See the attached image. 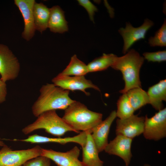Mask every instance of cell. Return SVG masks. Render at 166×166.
Masks as SVG:
<instances>
[{"mask_svg": "<svg viewBox=\"0 0 166 166\" xmlns=\"http://www.w3.org/2000/svg\"><path fill=\"white\" fill-rule=\"evenodd\" d=\"M148 43L152 47H160L166 46V21L165 19L161 26L156 33L153 37H151L148 39Z\"/></svg>", "mask_w": 166, "mask_h": 166, "instance_id": "24", "label": "cell"}, {"mask_svg": "<svg viewBox=\"0 0 166 166\" xmlns=\"http://www.w3.org/2000/svg\"><path fill=\"white\" fill-rule=\"evenodd\" d=\"M152 21L147 18L143 23L138 27H134L129 23L127 22L125 28H121L118 32L124 41L123 53L125 54L129 48L136 41L145 38L147 31L153 25Z\"/></svg>", "mask_w": 166, "mask_h": 166, "instance_id": "9", "label": "cell"}, {"mask_svg": "<svg viewBox=\"0 0 166 166\" xmlns=\"http://www.w3.org/2000/svg\"><path fill=\"white\" fill-rule=\"evenodd\" d=\"M123 56L118 57L111 67L120 71L124 81V88L120 93H125L129 90L136 88L141 87L140 72L144 59L135 49L128 50Z\"/></svg>", "mask_w": 166, "mask_h": 166, "instance_id": "2", "label": "cell"}, {"mask_svg": "<svg viewBox=\"0 0 166 166\" xmlns=\"http://www.w3.org/2000/svg\"><path fill=\"white\" fill-rule=\"evenodd\" d=\"M144 166H151L150 165L148 164H145Z\"/></svg>", "mask_w": 166, "mask_h": 166, "instance_id": "30", "label": "cell"}, {"mask_svg": "<svg viewBox=\"0 0 166 166\" xmlns=\"http://www.w3.org/2000/svg\"><path fill=\"white\" fill-rule=\"evenodd\" d=\"M39 145L26 149L13 150L6 144L0 150V166H21L27 161L41 155Z\"/></svg>", "mask_w": 166, "mask_h": 166, "instance_id": "5", "label": "cell"}, {"mask_svg": "<svg viewBox=\"0 0 166 166\" xmlns=\"http://www.w3.org/2000/svg\"><path fill=\"white\" fill-rule=\"evenodd\" d=\"M147 93L149 104L153 108L158 111L163 109V102L166 101V80H161L149 87Z\"/></svg>", "mask_w": 166, "mask_h": 166, "instance_id": "18", "label": "cell"}, {"mask_svg": "<svg viewBox=\"0 0 166 166\" xmlns=\"http://www.w3.org/2000/svg\"><path fill=\"white\" fill-rule=\"evenodd\" d=\"M126 93L135 111L147 104H149V99L147 92L141 87L131 89Z\"/></svg>", "mask_w": 166, "mask_h": 166, "instance_id": "21", "label": "cell"}, {"mask_svg": "<svg viewBox=\"0 0 166 166\" xmlns=\"http://www.w3.org/2000/svg\"><path fill=\"white\" fill-rule=\"evenodd\" d=\"M20 69L18 60L6 45L0 44V79L6 82L16 79Z\"/></svg>", "mask_w": 166, "mask_h": 166, "instance_id": "7", "label": "cell"}, {"mask_svg": "<svg viewBox=\"0 0 166 166\" xmlns=\"http://www.w3.org/2000/svg\"><path fill=\"white\" fill-rule=\"evenodd\" d=\"M4 144L3 141L0 140V147H2Z\"/></svg>", "mask_w": 166, "mask_h": 166, "instance_id": "29", "label": "cell"}, {"mask_svg": "<svg viewBox=\"0 0 166 166\" xmlns=\"http://www.w3.org/2000/svg\"><path fill=\"white\" fill-rule=\"evenodd\" d=\"M48 28L54 33L62 34L68 30V22L65 18L64 12L58 6L50 9Z\"/></svg>", "mask_w": 166, "mask_h": 166, "instance_id": "17", "label": "cell"}, {"mask_svg": "<svg viewBox=\"0 0 166 166\" xmlns=\"http://www.w3.org/2000/svg\"><path fill=\"white\" fill-rule=\"evenodd\" d=\"M52 81L55 85L64 89L69 91L80 90L87 96L90 95L89 93L86 91L88 88H92L100 91L97 86L93 84L91 80L86 79L85 76H71L59 73Z\"/></svg>", "mask_w": 166, "mask_h": 166, "instance_id": "8", "label": "cell"}, {"mask_svg": "<svg viewBox=\"0 0 166 166\" xmlns=\"http://www.w3.org/2000/svg\"><path fill=\"white\" fill-rule=\"evenodd\" d=\"M62 118L75 132L91 131L102 121L103 115L92 111L75 101L65 110Z\"/></svg>", "mask_w": 166, "mask_h": 166, "instance_id": "3", "label": "cell"}, {"mask_svg": "<svg viewBox=\"0 0 166 166\" xmlns=\"http://www.w3.org/2000/svg\"><path fill=\"white\" fill-rule=\"evenodd\" d=\"M116 117V111L113 110L106 119L102 121L92 130L91 136L99 153L104 150L108 143L110 128Z\"/></svg>", "mask_w": 166, "mask_h": 166, "instance_id": "14", "label": "cell"}, {"mask_svg": "<svg viewBox=\"0 0 166 166\" xmlns=\"http://www.w3.org/2000/svg\"><path fill=\"white\" fill-rule=\"evenodd\" d=\"M145 138L157 141L166 136V108L158 111L150 118L145 117L144 130Z\"/></svg>", "mask_w": 166, "mask_h": 166, "instance_id": "6", "label": "cell"}, {"mask_svg": "<svg viewBox=\"0 0 166 166\" xmlns=\"http://www.w3.org/2000/svg\"><path fill=\"white\" fill-rule=\"evenodd\" d=\"M145 117L133 115L125 119L116 120V135H121L132 139L144 132Z\"/></svg>", "mask_w": 166, "mask_h": 166, "instance_id": "10", "label": "cell"}, {"mask_svg": "<svg viewBox=\"0 0 166 166\" xmlns=\"http://www.w3.org/2000/svg\"><path fill=\"white\" fill-rule=\"evenodd\" d=\"M117 56L113 53H103L96 58L87 65L89 73L105 70L111 67Z\"/></svg>", "mask_w": 166, "mask_h": 166, "instance_id": "22", "label": "cell"}, {"mask_svg": "<svg viewBox=\"0 0 166 166\" xmlns=\"http://www.w3.org/2000/svg\"><path fill=\"white\" fill-rule=\"evenodd\" d=\"M6 84L0 78V104L6 100Z\"/></svg>", "mask_w": 166, "mask_h": 166, "instance_id": "28", "label": "cell"}, {"mask_svg": "<svg viewBox=\"0 0 166 166\" xmlns=\"http://www.w3.org/2000/svg\"><path fill=\"white\" fill-rule=\"evenodd\" d=\"M144 59L148 61L159 62L166 60V51H159L153 52H145L143 54Z\"/></svg>", "mask_w": 166, "mask_h": 166, "instance_id": "25", "label": "cell"}, {"mask_svg": "<svg viewBox=\"0 0 166 166\" xmlns=\"http://www.w3.org/2000/svg\"><path fill=\"white\" fill-rule=\"evenodd\" d=\"M39 97L32 107V113L36 117L47 111L65 110L75 101L69 97V91L53 84L48 83L42 85Z\"/></svg>", "mask_w": 166, "mask_h": 166, "instance_id": "1", "label": "cell"}, {"mask_svg": "<svg viewBox=\"0 0 166 166\" xmlns=\"http://www.w3.org/2000/svg\"><path fill=\"white\" fill-rule=\"evenodd\" d=\"M50 12V9L43 3L35 2L33 14L36 30L42 33L48 28Z\"/></svg>", "mask_w": 166, "mask_h": 166, "instance_id": "19", "label": "cell"}, {"mask_svg": "<svg viewBox=\"0 0 166 166\" xmlns=\"http://www.w3.org/2000/svg\"><path fill=\"white\" fill-rule=\"evenodd\" d=\"M37 117L35 121L22 129V132L24 134L27 135L35 130L43 129L53 136L61 137L68 132H75L57 115L55 110L45 112Z\"/></svg>", "mask_w": 166, "mask_h": 166, "instance_id": "4", "label": "cell"}, {"mask_svg": "<svg viewBox=\"0 0 166 166\" xmlns=\"http://www.w3.org/2000/svg\"><path fill=\"white\" fill-rule=\"evenodd\" d=\"M92 132H87L85 143L82 147V161L86 166H103L104 162L99 158V153L91 136Z\"/></svg>", "mask_w": 166, "mask_h": 166, "instance_id": "16", "label": "cell"}, {"mask_svg": "<svg viewBox=\"0 0 166 166\" xmlns=\"http://www.w3.org/2000/svg\"><path fill=\"white\" fill-rule=\"evenodd\" d=\"M89 131H82L78 135L73 137L65 138L49 137L43 136L37 134L29 136L26 138L23 139L13 140V141H20L32 144H40L54 143L64 145L69 143H75L79 144L82 147L85 144L87 137V134Z\"/></svg>", "mask_w": 166, "mask_h": 166, "instance_id": "15", "label": "cell"}, {"mask_svg": "<svg viewBox=\"0 0 166 166\" xmlns=\"http://www.w3.org/2000/svg\"><path fill=\"white\" fill-rule=\"evenodd\" d=\"M89 73L87 66L80 60L76 55H73L66 68L60 74L66 76H85Z\"/></svg>", "mask_w": 166, "mask_h": 166, "instance_id": "20", "label": "cell"}, {"mask_svg": "<svg viewBox=\"0 0 166 166\" xmlns=\"http://www.w3.org/2000/svg\"><path fill=\"white\" fill-rule=\"evenodd\" d=\"M117 117L120 119L127 118L134 114L135 110L132 106L126 93L122 94L117 102Z\"/></svg>", "mask_w": 166, "mask_h": 166, "instance_id": "23", "label": "cell"}, {"mask_svg": "<svg viewBox=\"0 0 166 166\" xmlns=\"http://www.w3.org/2000/svg\"><path fill=\"white\" fill-rule=\"evenodd\" d=\"M50 160L46 157L40 156L27 161L21 166H50Z\"/></svg>", "mask_w": 166, "mask_h": 166, "instance_id": "26", "label": "cell"}, {"mask_svg": "<svg viewBox=\"0 0 166 166\" xmlns=\"http://www.w3.org/2000/svg\"><path fill=\"white\" fill-rule=\"evenodd\" d=\"M80 152L77 146L65 152L42 148L41 156L52 160L57 166H86L78 159Z\"/></svg>", "mask_w": 166, "mask_h": 166, "instance_id": "11", "label": "cell"}, {"mask_svg": "<svg viewBox=\"0 0 166 166\" xmlns=\"http://www.w3.org/2000/svg\"><path fill=\"white\" fill-rule=\"evenodd\" d=\"M77 2L87 11L90 20L94 22V15L98 10L97 7L89 0H78Z\"/></svg>", "mask_w": 166, "mask_h": 166, "instance_id": "27", "label": "cell"}, {"mask_svg": "<svg viewBox=\"0 0 166 166\" xmlns=\"http://www.w3.org/2000/svg\"><path fill=\"white\" fill-rule=\"evenodd\" d=\"M34 0H15V4L18 7L23 18L24 28L22 34V38L30 41L34 37L36 30L33 14Z\"/></svg>", "mask_w": 166, "mask_h": 166, "instance_id": "12", "label": "cell"}, {"mask_svg": "<svg viewBox=\"0 0 166 166\" xmlns=\"http://www.w3.org/2000/svg\"><path fill=\"white\" fill-rule=\"evenodd\" d=\"M132 139L121 135L116 136L110 141L105 147L104 151L110 155H116L121 158L125 166H128L132 155L131 151Z\"/></svg>", "mask_w": 166, "mask_h": 166, "instance_id": "13", "label": "cell"}]
</instances>
